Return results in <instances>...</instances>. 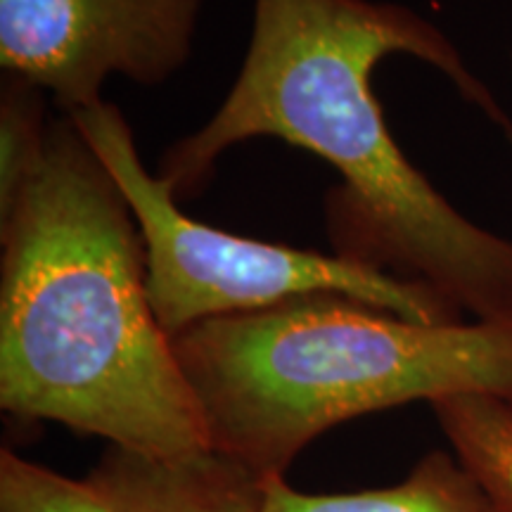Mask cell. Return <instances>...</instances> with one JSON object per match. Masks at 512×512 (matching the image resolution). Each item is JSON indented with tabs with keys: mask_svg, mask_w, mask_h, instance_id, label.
<instances>
[{
	"mask_svg": "<svg viewBox=\"0 0 512 512\" xmlns=\"http://www.w3.org/2000/svg\"><path fill=\"white\" fill-rule=\"evenodd\" d=\"M0 408L155 456L211 448L147 294L138 221L69 114L0 216Z\"/></svg>",
	"mask_w": 512,
	"mask_h": 512,
	"instance_id": "2",
	"label": "cell"
},
{
	"mask_svg": "<svg viewBox=\"0 0 512 512\" xmlns=\"http://www.w3.org/2000/svg\"><path fill=\"white\" fill-rule=\"evenodd\" d=\"M432 413L494 512H512V403L484 394L434 401Z\"/></svg>",
	"mask_w": 512,
	"mask_h": 512,
	"instance_id": "8",
	"label": "cell"
},
{
	"mask_svg": "<svg viewBox=\"0 0 512 512\" xmlns=\"http://www.w3.org/2000/svg\"><path fill=\"white\" fill-rule=\"evenodd\" d=\"M261 512H494L453 453L430 451L399 484L351 494H306L283 475L264 479Z\"/></svg>",
	"mask_w": 512,
	"mask_h": 512,
	"instance_id": "7",
	"label": "cell"
},
{
	"mask_svg": "<svg viewBox=\"0 0 512 512\" xmlns=\"http://www.w3.org/2000/svg\"><path fill=\"white\" fill-rule=\"evenodd\" d=\"M46 95L34 83L3 74L0 88V216L15 207L46 155Z\"/></svg>",
	"mask_w": 512,
	"mask_h": 512,
	"instance_id": "9",
	"label": "cell"
},
{
	"mask_svg": "<svg viewBox=\"0 0 512 512\" xmlns=\"http://www.w3.org/2000/svg\"><path fill=\"white\" fill-rule=\"evenodd\" d=\"M264 479L216 448L155 456L107 444L83 477L0 453V512H261Z\"/></svg>",
	"mask_w": 512,
	"mask_h": 512,
	"instance_id": "6",
	"label": "cell"
},
{
	"mask_svg": "<svg viewBox=\"0 0 512 512\" xmlns=\"http://www.w3.org/2000/svg\"><path fill=\"white\" fill-rule=\"evenodd\" d=\"M105 162L136 216L145 245L147 294L166 335L214 318L266 311L306 297H347L418 323L465 320L437 294L339 254H320L228 233L192 219L138 155L117 105L69 114Z\"/></svg>",
	"mask_w": 512,
	"mask_h": 512,
	"instance_id": "4",
	"label": "cell"
},
{
	"mask_svg": "<svg viewBox=\"0 0 512 512\" xmlns=\"http://www.w3.org/2000/svg\"><path fill=\"white\" fill-rule=\"evenodd\" d=\"M204 0H0V67L62 114L100 105L112 76L162 86L190 60Z\"/></svg>",
	"mask_w": 512,
	"mask_h": 512,
	"instance_id": "5",
	"label": "cell"
},
{
	"mask_svg": "<svg viewBox=\"0 0 512 512\" xmlns=\"http://www.w3.org/2000/svg\"><path fill=\"white\" fill-rule=\"evenodd\" d=\"M432 64L512 145V119L439 27L377 0H254L240 74L157 176L176 200L207 188L230 147L278 138L339 176L325 197L335 254L437 294L458 316H512V240L453 207L401 152L373 88L384 57Z\"/></svg>",
	"mask_w": 512,
	"mask_h": 512,
	"instance_id": "1",
	"label": "cell"
},
{
	"mask_svg": "<svg viewBox=\"0 0 512 512\" xmlns=\"http://www.w3.org/2000/svg\"><path fill=\"white\" fill-rule=\"evenodd\" d=\"M174 349L211 448L261 479L361 415L463 394L512 403V316L418 323L323 294L207 320Z\"/></svg>",
	"mask_w": 512,
	"mask_h": 512,
	"instance_id": "3",
	"label": "cell"
}]
</instances>
